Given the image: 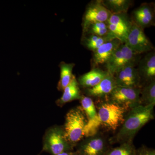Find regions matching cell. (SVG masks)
Wrapping results in <instances>:
<instances>
[{"label": "cell", "instance_id": "cell-1", "mask_svg": "<svg viewBox=\"0 0 155 155\" xmlns=\"http://www.w3.org/2000/svg\"><path fill=\"white\" fill-rule=\"evenodd\" d=\"M154 106L140 105L127 111L123 124L115 135L110 137V144L133 142L136 134L142 127L154 119Z\"/></svg>", "mask_w": 155, "mask_h": 155}, {"label": "cell", "instance_id": "cell-2", "mask_svg": "<svg viewBox=\"0 0 155 155\" xmlns=\"http://www.w3.org/2000/svg\"><path fill=\"white\" fill-rule=\"evenodd\" d=\"M94 104L101 127L111 132L118 130L124 122L127 110L106 98L96 100Z\"/></svg>", "mask_w": 155, "mask_h": 155}, {"label": "cell", "instance_id": "cell-3", "mask_svg": "<svg viewBox=\"0 0 155 155\" xmlns=\"http://www.w3.org/2000/svg\"><path fill=\"white\" fill-rule=\"evenodd\" d=\"M87 122L86 115L81 106L72 108L67 113L63 127L67 141L74 148L85 137Z\"/></svg>", "mask_w": 155, "mask_h": 155}, {"label": "cell", "instance_id": "cell-4", "mask_svg": "<svg viewBox=\"0 0 155 155\" xmlns=\"http://www.w3.org/2000/svg\"><path fill=\"white\" fill-rule=\"evenodd\" d=\"M67 141L63 126L54 125L48 128L43 138L42 151L51 155H57L64 152L74 150Z\"/></svg>", "mask_w": 155, "mask_h": 155}, {"label": "cell", "instance_id": "cell-5", "mask_svg": "<svg viewBox=\"0 0 155 155\" xmlns=\"http://www.w3.org/2000/svg\"><path fill=\"white\" fill-rule=\"evenodd\" d=\"M111 145L110 137L99 130L94 135L84 137L75 148L78 155H105Z\"/></svg>", "mask_w": 155, "mask_h": 155}, {"label": "cell", "instance_id": "cell-6", "mask_svg": "<svg viewBox=\"0 0 155 155\" xmlns=\"http://www.w3.org/2000/svg\"><path fill=\"white\" fill-rule=\"evenodd\" d=\"M140 58V54L130 50L125 43H122L105 64L106 71L114 75L119 69L125 67H136Z\"/></svg>", "mask_w": 155, "mask_h": 155}, {"label": "cell", "instance_id": "cell-7", "mask_svg": "<svg viewBox=\"0 0 155 155\" xmlns=\"http://www.w3.org/2000/svg\"><path fill=\"white\" fill-rule=\"evenodd\" d=\"M140 87L117 86L106 98L128 111L140 105Z\"/></svg>", "mask_w": 155, "mask_h": 155}, {"label": "cell", "instance_id": "cell-8", "mask_svg": "<svg viewBox=\"0 0 155 155\" xmlns=\"http://www.w3.org/2000/svg\"><path fill=\"white\" fill-rule=\"evenodd\" d=\"M125 43L137 54L152 51L154 49L144 30L133 22Z\"/></svg>", "mask_w": 155, "mask_h": 155}, {"label": "cell", "instance_id": "cell-9", "mask_svg": "<svg viewBox=\"0 0 155 155\" xmlns=\"http://www.w3.org/2000/svg\"><path fill=\"white\" fill-rule=\"evenodd\" d=\"M107 23L111 33L122 43H125L133 23L127 13L112 14Z\"/></svg>", "mask_w": 155, "mask_h": 155}, {"label": "cell", "instance_id": "cell-10", "mask_svg": "<svg viewBox=\"0 0 155 155\" xmlns=\"http://www.w3.org/2000/svg\"><path fill=\"white\" fill-rule=\"evenodd\" d=\"M111 13L103 5L102 1H92L87 7L82 19L83 30L90 24L106 22Z\"/></svg>", "mask_w": 155, "mask_h": 155}, {"label": "cell", "instance_id": "cell-11", "mask_svg": "<svg viewBox=\"0 0 155 155\" xmlns=\"http://www.w3.org/2000/svg\"><path fill=\"white\" fill-rule=\"evenodd\" d=\"M79 101L81 107L84 111L87 120L84 130V137L94 135L100 130L101 128L94 102L92 98L83 94Z\"/></svg>", "mask_w": 155, "mask_h": 155}, {"label": "cell", "instance_id": "cell-12", "mask_svg": "<svg viewBox=\"0 0 155 155\" xmlns=\"http://www.w3.org/2000/svg\"><path fill=\"white\" fill-rule=\"evenodd\" d=\"M133 23L144 29L155 25V6L153 3L141 4L132 12Z\"/></svg>", "mask_w": 155, "mask_h": 155}, {"label": "cell", "instance_id": "cell-13", "mask_svg": "<svg viewBox=\"0 0 155 155\" xmlns=\"http://www.w3.org/2000/svg\"><path fill=\"white\" fill-rule=\"evenodd\" d=\"M135 66H128L114 75L117 86L127 87H140L141 79Z\"/></svg>", "mask_w": 155, "mask_h": 155}, {"label": "cell", "instance_id": "cell-14", "mask_svg": "<svg viewBox=\"0 0 155 155\" xmlns=\"http://www.w3.org/2000/svg\"><path fill=\"white\" fill-rule=\"evenodd\" d=\"M121 43L122 42L118 39H114L105 43L93 52L91 61L92 68H97L101 65H105Z\"/></svg>", "mask_w": 155, "mask_h": 155}, {"label": "cell", "instance_id": "cell-15", "mask_svg": "<svg viewBox=\"0 0 155 155\" xmlns=\"http://www.w3.org/2000/svg\"><path fill=\"white\" fill-rule=\"evenodd\" d=\"M117 86L114 75L109 74L98 84L91 88L84 89L86 96L96 100L106 98Z\"/></svg>", "mask_w": 155, "mask_h": 155}, {"label": "cell", "instance_id": "cell-16", "mask_svg": "<svg viewBox=\"0 0 155 155\" xmlns=\"http://www.w3.org/2000/svg\"><path fill=\"white\" fill-rule=\"evenodd\" d=\"M137 68L141 79V86L143 84L155 80V53L153 51L147 53L139 61Z\"/></svg>", "mask_w": 155, "mask_h": 155}, {"label": "cell", "instance_id": "cell-17", "mask_svg": "<svg viewBox=\"0 0 155 155\" xmlns=\"http://www.w3.org/2000/svg\"><path fill=\"white\" fill-rule=\"evenodd\" d=\"M109 73L98 68H92L89 72L81 75L78 79L79 86L84 89L93 87L102 81Z\"/></svg>", "mask_w": 155, "mask_h": 155}, {"label": "cell", "instance_id": "cell-18", "mask_svg": "<svg viewBox=\"0 0 155 155\" xmlns=\"http://www.w3.org/2000/svg\"><path fill=\"white\" fill-rule=\"evenodd\" d=\"M62 97L56 101L57 105L62 107L67 103L75 100H80L82 97L79 84L75 76L64 90Z\"/></svg>", "mask_w": 155, "mask_h": 155}, {"label": "cell", "instance_id": "cell-19", "mask_svg": "<svg viewBox=\"0 0 155 155\" xmlns=\"http://www.w3.org/2000/svg\"><path fill=\"white\" fill-rule=\"evenodd\" d=\"M116 38L112 35L101 37L94 35H83L81 44L87 49L93 52L105 43Z\"/></svg>", "mask_w": 155, "mask_h": 155}, {"label": "cell", "instance_id": "cell-20", "mask_svg": "<svg viewBox=\"0 0 155 155\" xmlns=\"http://www.w3.org/2000/svg\"><path fill=\"white\" fill-rule=\"evenodd\" d=\"M140 104L143 106L155 105V80L143 84L140 87Z\"/></svg>", "mask_w": 155, "mask_h": 155}, {"label": "cell", "instance_id": "cell-21", "mask_svg": "<svg viewBox=\"0 0 155 155\" xmlns=\"http://www.w3.org/2000/svg\"><path fill=\"white\" fill-rule=\"evenodd\" d=\"M75 66V64L74 63L67 64L64 62H61L59 64L61 74L60 80L57 86L59 91H63L64 88L72 81L75 76L72 73Z\"/></svg>", "mask_w": 155, "mask_h": 155}, {"label": "cell", "instance_id": "cell-22", "mask_svg": "<svg viewBox=\"0 0 155 155\" xmlns=\"http://www.w3.org/2000/svg\"><path fill=\"white\" fill-rule=\"evenodd\" d=\"M102 2L111 14H117L127 13L132 2L130 0H104Z\"/></svg>", "mask_w": 155, "mask_h": 155}, {"label": "cell", "instance_id": "cell-23", "mask_svg": "<svg viewBox=\"0 0 155 155\" xmlns=\"http://www.w3.org/2000/svg\"><path fill=\"white\" fill-rule=\"evenodd\" d=\"M83 35H94L101 37L113 35L108 28L107 22H97L90 24L83 30Z\"/></svg>", "mask_w": 155, "mask_h": 155}, {"label": "cell", "instance_id": "cell-24", "mask_svg": "<svg viewBox=\"0 0 155 155\" xmlns=\"http://www.w3.org/2000/svg\"><path fill=\"white\" fill-rule=\"evenodd\" d=\"M136 149L133 142L125 143L116 147H111L105 155H136Z\"/></svg>", "mask_w": 155, "mask_h": 155}, {"label": "cell", "instance_id": "cell-25", "mask_svg": "<svg viewBox=\"0 0 155 155\" xmlns=\"http://www.w3.org/2000/svg\"><path fill=\"white\" fill-rule=\"evenodd\" d=\"M136 155H155V149L142 145L136 149Z\"/></svg>", "mask_w": 155, "mask_h": 155}, {"label": "cell", "instance_id": "cell-26", "mask_svg": "<svg viewBox=\"0 0 155 155\" xmlns=\"http://www.w3.org/2000/svg\"><path fill=\"white\" fill-rule=\"evenodd\" d=\"M57 155H78V154L76 151L72 150L64 152Z\"/></svg>", "mask_w": 155, "mask_h": 155}]
</instances>
